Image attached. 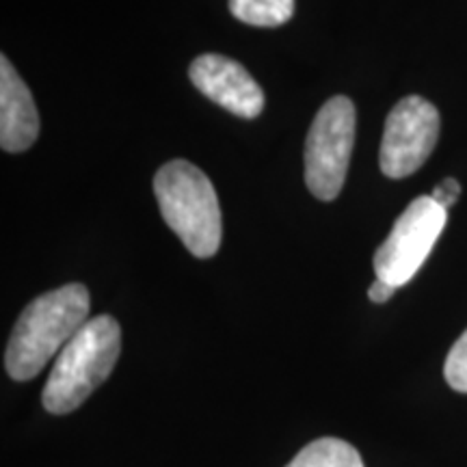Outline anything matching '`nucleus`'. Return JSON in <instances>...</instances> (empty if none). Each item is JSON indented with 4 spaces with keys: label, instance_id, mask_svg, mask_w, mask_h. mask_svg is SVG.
<instances>
[{
    "label": "nucleus",
    "instance_id": "f257e3e1",
    "mask_svg": "<svg viewBox=\"0 0 467 467\" xmlns=\"http://www.w3.org/2000/svg\"><path fill=\"white\" fill-rule=\"evenodd\" d=\"M89 290L67 284L28 303L11 331L5 370L16 381H31L89 320Z\"/></svg>",
    "mask_w": 467,
    "mask_h": 467
},
{
    "label": "nucleus",
    "instance_id": "f03ea898",
    "mask_svg": "<svg viewBox=\"0 0 467 467\" xmlns=\"http://www.w3.org/2000/svg\"><path fill=\"white\" fill-rule=\"evenodd\" d=\"M119 353V323L109 314L87 320L58 353L44 385L42 405L55 416L78 409L110 377Z\"/></svg>",
    "mask_w": 467,
    "mask_h": 467
},
{
    "label": "nucleus",
    "instance_id": "7ed1b4c3",
    "mask_svg": "<svg viewBox=\"0 0 467 467\" xmlns=\"http://www.w3.org/2000/svg\"><path fill=\"white\" fill-rule=\"evenodd\" d=\"M154 195L165 223L195 258H213L221 247V208L208 175L189 161H171L154 175Z\"/></svg>",
    "mask_w": 467,
    "mask_h": 467
},
{
    "label": "nucleus",
    "instance_id": "20e7f679",
    "mask_svg": "<svg viewBox=\"0 0 467 467\" xmlns=\"http://www.w3.org/2000/svg\"><path fill=\"white\" fill-rule=\"evenodd\" d=\"M358 113L347 96L327 100L314 117L306 141V184L320 202L340 195L355 145Z\"/></svg>",
    "mask_w": 467,
    "mask_h": 467
},
{
    "label": "nucleus",
    "instance_id": "39448f33",
    "mask_svg": "<svg viewBox=\"0 0 467 467\" xmlns=\"http://www.w3.org/2000/svg\"><path fill=\"white\" fill-rule=\"evenodd\" d=\"M448 221V210L441 208L433 197H418L409 203L405 213L396 219L392 232L377 249L375 273L379 279L396 285L411 282L435 247Z\"/></svg>",
    "mask_w": 467,
    "mask_h": 467
},
{
    "label": "nucleus",
    "instance_id": "423d86ee",
    "mask_svg": "<svg viewBox=\"0 0 467 467\" xmlns=\"http://www.w3.org/2000/svg\"><path fill=\"white\" fill-rule=\"evenodd\" d=\"M441 119L437 109L420 96H407L385 119L379 165L392 180L416 173L433 154Z\"/></svg>",
    "mask_w": 467,
    "mask_h": 467
},
{
    "label": "nucleus",
    "instance_id": "0eeeda50",
    "mask_svg": "<svg viewBox=\"0 0 467 467\" xmlns=\"http://www.w3.org/2000/svg\"><path fill=\"white\" fill-rule=\"evenodd\" d=\"M192 85L208 100L217 102L230 113L254 119L265 109V91L241 63L223 55H202L191 63Z\"/></svg>",
    "mask_w": 467,
    "mask_h": 467
},
{
    "label": "nucleus",
    "instance_id": "6e6552de",
    "mask_svg": "<svg viewBox=\"0 0 467 467\" xmlns=\"http://www.w3.org/2000/svg\"><path fill=\"white\" fill-rule=\"evenodd\" d=\"M39 137V113L25 80L7 57H0V145L5 151H26Z\"/></svg>",
    "mask_w": 467,
    "mask_h": 467
},
{
    "label": "nucleus",
    "instance_id": "1a4fd4ad",
    "mask_svg": "<svg viewBox=\"0 0 467 467\" xmlns=\"http://www.w3.org/2000/svg\"><path fill=\"white\" fill-rule=\"evenodd\" d=\"M285 467H364V461L348 441L323 437L307 443Z\"/></svg>",
    "mask_w": 467,
    "mask_h": 467
},
{
    "label": "nucleus",
    "instance_id": "9d476101",
    "mask_svg": "<svg viewBox=\"0 0 467 467\" xmlns=\"http://www.w3.org/2000/svg\"><path fill=\"white\" fill-rule=\"evenodd\" d=\"M230 11L244 25L275 28L295 14V0H230Z\"/></svg>",
    "mask_w": 467,
    "mask_h": 467
},
{
    "label": "nucleus",
    "instance_id": "9b49d317",
    "mask_svg": "<svg viewBox=\"0 0 467 467\" xmlns=\"http://www.w3.org/2000/svg\"><path fill=\"white\" fill-rule=\"evenodd\" d=\"M443 375L452 389L461 394H467V331L454 342V347L448 353Z\"/></svg>",
    "mask_w": 467,
    "mask_h": 467
},
{
    "label": "nucleus",
    "instance_id": "f8f14e48",
    "mask_svg": "<svg viewBox=\"0 0 467 467\" xmlns=\"http://www.w3.org/2000/svg\"><path fill=\"white\" fill-rule=\"evenodd\" d=\"M459 195H461V184L454 178H446L443 182L435 186L433 192H431V197H433V200L446 210L459 200Z\"/></svg>",
    "mask_w": 467,
    "mask_h": 467
},
{
    "label": "nucleus",
    "instance_id": "ddd939ff",
    "mask_svg": "<svg viewBox=\"0 0 467 467\" xmlns=\"http://www.w3.org/2000/svg\"><path fill=\"white\" fill-rule=\"evenodd\" d=\"M394 292H396V285L383 282V279L377 277L375 282H372L370 288H368V299H370L372 303H385V301L392 299Z\"/></svg>",
    "mask_w": 467,
    "mask_h": 467
}]
</instances>
